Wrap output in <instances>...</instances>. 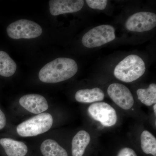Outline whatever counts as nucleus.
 Wrapping results in <instances>:
<instances>
[{
	"instance_id": "7ed1b4c3",
	"label": "nucleus",
	"mask_w": 156,
	"mask_h": 156,
	"mask_svg": "<svg viewBox=\"0 0 156 156\" xmlns=\"http://www.w3.org/2000/svg\"><path fill=\"white\" fill-rule=\"evenodd\" d=\"M53 124V117L48 113L39 114L17 126V133L23 137L37 136L47 132Z\"/></svg>"
},
{
	"instance_id": "0eeeda50",
	"label": "nucleus",
	"mask_w": 156,
	"mask_h": 156,
	"mask_svg": "<svg viewBox=\"0 0 156 156\" xmlns=\"http://www.w3.org/2000/svg\"><path fill=\"white\" fill-rule=\"evenodd\" d=\"M156 25V14L150 12L135 13L128 18L126 23L128 30L137 32L150 30Z\"/></svg>"
},
{
	"instance_id": "1a4fd4ad",
	"label": "nucleus",
	"mask_w": 156,
	"mask_h": 156,
	"mask_svg": "<svg viewBox=\"0 0 156 156\" xmlns=\"http://www.w3.org/2000/svg\"><path fill=\"white\" fill-rule=\"evenodd\" d=\"M83 0H51L49 2L50 14L53 16L80 11L84 5Z\"/></svg>"
},
{
	"instance_id": "f3484780",
	"label": "nucleus",
	"mask_w": 156,
	"mask_h": 156,
	"mask_svg": "<svg viewBox=\"0 0 156 156\" xmlns=\"http://www.w3.org/2000/svg\"><path fill=\"white\" fill-rule=\"evenodd\" d=\"M140 142L144 152L156 156V139L151 133L147 131H143Z\"/></svg>"
},
{
	"instance_id": "f03ea898",
	"label": "nucleus",
	"mask_w": 156,
	"mask_h": 156,
	"mask_svg": "<svg viewBox=\"0 0 156 156\" xmlns=\"http://www.w3.org/2000/svg\"><path fill=\"white\" fill-rule=\"evenodd\" d=\"M145 63L140 56L130 55L120 62L115 68L114 74L115 77L125 83L136 80L144 73Z\"/></svg>"
},
{
	"instance_id": "f8f14e48",
	"label": "nucleus",
	"mask_w": 156,
	"mask_h": 156,
	"mask_svg": "<svg viewBox=\"0 0 156 156\" xmlns=\"http://www.w3.org/2000/svg\"><path fill=\"white\" fill-rule=\"evenodd\" d=\"M103 91L98 88L81 89L76 92L75 99L78 102L90 103L101 101L104 98Z\"/></svg>"
},
{
	"instance_id": "4468645a",
	"label": "nucleus",
	"mask_w": 156,
	"mask_h": 156,
	"mask_svg": "<svg viewBox=\"0 0 156 156\" xmlns=\"http://www.w3.org/2000/svg\"><path fill=\"white\" fill-rule=\"evenodd\" d=\"M41 150L44 156H68L66 150L53 140H44L41 145Z\"/></svg>"
},
{
	"instance_id": "a211bd4d",
	"label": "nucleus",
	"mask_w": 156,
	"mask_h": 156,
	"mask_svg": "<svg viewBox=\"0 0 156 156\" xmlns=\"http://www.w3.org/2000/svg\"><path fill=\"white\" fill-rule=\"evenodd\" d=\"M86 2L88 5L91 9L102 10L106 8L108 1L106 0H87Z\"/></svg>"
},
{
	"instance_id": "423d86ee",
	"label": "nucleus",
	"mask_w": 156,
	"mask_h": 156,
	"mask_svg": "<svg viewBox=\"0 0 156 156\" xmlns=\"http://www.w3.org/2000/svg\"><path fill=\"white\" fill-rule=\"evenodd\" d=\"M90 116L101 125L111 127L115 125L117 121L116 112L115 109L105 102H96L92 104L88 109Z\"/></svg>"
},
{
	"instance_id": "6e6552de",
	"label": "nucleus",
	"mask_w": 156,
	"mask_h": 156,
	"mask_svg": "<svg viewBox=\"0 0 156 156\" xmlns=\"http://www.w3.org/2000/svg\"><path fill=\"white\" fill-rule=\"evenodd\" d=\"M107 92L113 101L123 109H130L134 105L133 95L129 89L122 84H111Z\"/></svg>"
},
{
	"instance_id": "39448f33",
	"label": "nucleus",
	"mask_w": 156,
	"mask_h": 156,
	"mask_svg": "<svg viewBox=\"0 0 156 156\" xmlns=\"http://www.w3.org/2000/svg\"><path fill=\"white\" fill-rule=\"evenodd\" d=\"M8 35L13 39H33L41 35V27L36 23L21 19L11 23L7 28Z\"/></svg>"
},
{
	"instance_id": "f257e3e1",
	"label": "nucleus",
	"mask_w": 156,
	"mask_h": 156,
	"mask_svg": "<svg viewBox=\"0 0 156 156\" xmlns=\"http://www.w3.org/2000/svg\"><path fill=\"white\" fill-rule=\"evenodd\" d=\"M78 67L73 59L60 57L45 65L39 72L40 80L45 83H57L72 77Z\"/></svg>"
},
{
	"instance_id": "6ab92c4d",
	"label": "nucleus",
	"mask_w": 156,
	"mask_h": 156,
	"mask_svg": "<svg viewBox=\"0 0 156 156\" xmlns=\"http://www.w3.org/2000/svg\"><path fill=\"white\" fill-rule=\"evenodd\" d=\"M117 156H137V155L132 149L125 147L120 151Z\"/></svg>"
},
{
	"instance_id": "ddd939ff",
	"label": "nucleus",
	"mask_w": 156,
	"mask_h": 156,
	"mask_svg": "<svg viewBox=\"0 0 156 156\" xmlns=\"http://www.w3.org/2000/svg\"><path fill=\"white\" fill-rule=\"evenodd\" d=\"M90 140V135L87 131H79L74 136L72 142L73 156H83Z\"/></svg>"
},
{
	"instance_id": "9b49d317",
	"label": "nucleus",
	"mask_w": 156,
	"mask_h": 156,
	"mask_svg": "<svg viewBox=\"0 0 156 156\" xmlns=\"http://www.w3.org/2000/svg\"><path fill=\"white\" fill-rule=\"evenodd\" d=\"M0 144L8 156H25L28 152V148L24 143L11 138H2Z\"/></svg>"
},
{
	"instance_id": "20e7f679",
	"label": "nucleus",
	"mask_w": 156,
	"mask_h": 156,
	"mask_svg": "<svg viewBox=\"0 0 156 156\" xmlns=\"http://www.w3.org/2000/svg\"><path fill=\"white\" fill-rule=\"evenodd\" d=\"M115 38L114 28L112 26L102 25L96 27L85 34L82 42L86 48H92L100 47Z\"/></svg>"
},
{
	"instance_id": "2eb2a0df",
	"label": "nucleus",
	"mask_w": 156,
	"mask_h": 156,
	"mask_svg": "<svg viewBox=\"0 0 156 156\" xmlns=\"http://www.w3.org/2000/svg\"><path fill=\"white\" fill-rule=\"evenodd\" d=\"M17 65L15 62L4 51H0V75L10 77L15 73Z\"/></svg>"
},
{
	"instance_id": "aec40b11",
	"label": "nucleus",
	"mask_w": 156,
	"mask_h": 156,
	"mask_svg": "<svg viewBox=\"0 0 156 156\" xmlns=\"http://www.w3.org/2000/svg\"><path fill=\"white\" fill-rule=\"evenodd\" d=\"M6 118L4 113L0 109V130H2L6 126Z\"/></svg>"
},
{
	"instance_id": "dca6fc26",
	"label": "nucleus",
	"mask_w": 156,
	"mask_h": 156,
	"mask_svg": "<svg viewBox=\"0 0 156 156\" xmlns=\"http://www.w3.org/2000/svg\"><path fill=\"white\" fill-rule=\"evenodd\" d=\"M138 99L147 106H151L156 102V85L151 84L147 89H139L136 91Z\"/></svg>"
},
{
	"instance_id": "9d476101",
	"label": "nucleus",
	"mask_w": 156,
	"mask_h": 156,
	"mask_svg": "<svg viewBox=\"0 0 156 156\" xmlns=\"http://www.w3.org/2000/svg\"><path fill=\"white\" fill-rule=\"evenodd\" d=\"M19 103L27 110L39 114L48 110V101L44 96L38 94H29L20 98Z\"/></svg>"
},
{
	"instance_id": "412c9836",
	"label": "nucleus",
	"mask_w": 156,
	"mask_h": 156,
	"mask_svg": "<svg viewBox=\"0 0 156 156\" xmlns=\"http://www.w3.org/2000/svg\"><path fill=\"white\" fill-rule=\"evenodd\" d=\"M154 108V113L155 115H156V104H155L153 106Z\"/></svg>"
}]
</instances>
